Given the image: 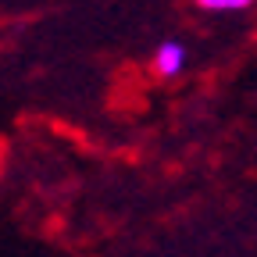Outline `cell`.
<instances>
[{"label":"cell","instance_id":"obj_1","mask_svg":"<svg viewBox=\"0 0 257 257\" xmlns=\"http://www.w3.org/2000/svg\"><path fill=\"white\" fill-rule=\"evenodd\" d=\"M154 64H157V72L165 75V79L182 75V68H186V47H182L179 40L161 43V47H157V54H154Z\"/></svg>","mask_w":257,"mask_h":257},{"label":"cell","instance_id":"obj_2","mask_svg":"<svg viewBox=\"0 0 257 257\" xmlns=\"http://www.w3.org/2000/svg\"><path fill=\"white\" fill-rule=\"evenodd\" d=\"M253 0H197V8L204 11H246Z\"/></svg>","mask_w":257,"mask_h":257}]
</instances>
